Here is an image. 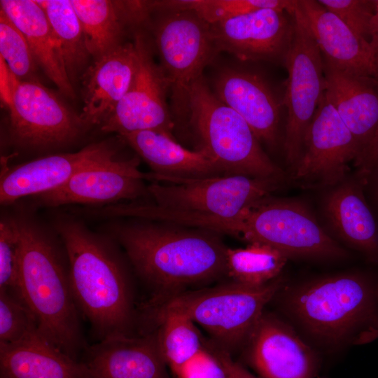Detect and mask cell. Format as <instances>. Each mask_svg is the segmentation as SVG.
Wrapping results in <instances>:
<instances>
[{
    "instance_id": "4316f807",
    "label": "cell",
    "mask_w": 378,
    "mask_h": 378,
    "mask_svg": "<svg viewBox=\"0 0 378 378\" xmlns=\"http://www.w3.org/2000/svg\"><path fill=\"white\" fill-rule=\"evenodd\" d=\"M82 25L93 61L123 43L125 27L131 24L128 1L71 0Z\"/></svg>"
},
{
    "instance_id": "30bf717a",
    "label": "cell",
    "mask_w": 378,
    "mask_h": 378,
    "mask_svg": "<svg viewBox=\"0 0 378 378\" xmlns=\"http://www.w3.org/2000/svg\"><path fill=\"white\" fill-rule=\"evenodd\" d=\"M5 95L10 138L18 146L45 149L64 146L87 127L80 115L38 80H19L10 71Z\"/></svg>"
},
{
    "instance_id": "44dd1931",
    "label": "cell",
    "mask_w": 378,
    "mask_h": 378,
    "mask_svg": "<svg viewBox=\"0 0 378 378\" xmlns=\"http://www.w3.org/2000/svg\"><path fill=\"white\" fill-rule=\"evenodd\" d=\"M138 66L134 41L123 43L93 61L83 74L80 118L87 127L101 125L128 91Z\"/></svg>"
},
{
    "instance_id": "7a4b0ae2",
    "label": "cell",
    "mask_w": 378,
    "mask_h": 378,
    "mask_svg": "<svg viewBox=\"0 0 378 378\" xmlns=\"http://www.w3.org/2000/svg\"><path fill=\"white\" fill-rule=\"evenodd\" d=\"M56 230L66 253L74 300L97 342L134 335L132 283L115 244L69 218H59Z\"/></svg>"
},
{
    "instance_id": "6da1fadb",
    "label": "cell",
    "mask_w": 378,
    "mask_h": 378,
    "mask_svg": "<svg viewBox=\"0 0 378 378\" xmlns=\"http://www.w3.org/2000/svg\"><path fill=\"white\" fill-rule=\"evenodd\" d=\"M115 225L113 234L137 275L153 293L146 307L190 285L226 274L227 247L220 234L141 219Z\"/></svg>"
},
{
    "instance_id": "f546056e",
    "label": "cell",
    "mask_w": 378,
    "mask_h": 378,
    "mask_svg": "<svg viewBox=\"0 0 378 378\" xmlns=\"http://www.w3.org/2000/svg\"><path fill=\"white\" fill-rule=\"evenodd\" d=\"M147 318L158 324L155 330L161 354L172 373L204 346L195 322L178 312H164Z\"/></svg>"
},
{
    "instance_id": "e0dca14e",
    "label": "cell",
    "mask_w": 378,
    "mask_h": 378,
    "mask_svg": "<svg viewBox=\"0 0 378 378\" xmlns=\"http://www.w3.org/2000/svg\"><path fill=\"white\" fill-rule=\"evenodd\" d=\"M115 148L102 141L76 153L48 155L8 168L1 175V204H10L23 197L53 190L79 172L115 159Z\"/></svg>"
},
{
    "instance_id": "52a82bcc",
    "label": "cell",
    "mask_w": 378,
    "mask_h": 378,
    "mask_svg": "<svg viewBox=\"0 0 378 378\" xmlns=\"http://www.w3.org/2000/svg\"><path fill=\"white\" fill-rule=\"evenodd\" d=\"M188 120L201 148L225 175L283 178V172L262 149L248 124L216 96L203 76L188 89Z\"/></svg>"
},
{
    "instance_id": "ffe728a7",
    "label": "cell",
    "mask_w": 378,
    "mask_h": 378,
    "mask_svg": "<svg viewBox=\"0 0 378 378\" xmlns=\"http://www.w3.org/2000/svg\"><path fill=\"white\" fill-rule=\"evenodd\" d=\"M363 184L356 176L328 188L322 210L337 239L378 265V225L365 198Z\"/></svg>"
},
{
    "instance_id": "8fae6325",
    "label": "cell",
    "mask_w": 378,
    "mask_h": 378,
    "mask_svg": "<svg viewBox=\"0 0 378 378\" xmlns=\"http://www.w3.org/2000/svg\"><path fill=\"white\" fill-rule=\"evenodd\" d=\"M281 180L232 174L179 180L148 186L155 204L195 214L223 218L237 216L254 202L270 196Z\"/></svg>"
},
{
    "instance_id": "5b68a950",
    "label": "cell",
    "mask_w": 378,
    "mask_h": 378,
    "mask_svg": "<svg viewBox=\"0 0 378 378\" xmlns=\"http://www.w3.org/2000/svg\"><path fill=\"white\" fill-rule=\"evenodd\" d=\"M219 232L267 244L288 258L335 261L349 257L307 206L295 200L262 198L237 216L223 218Z\"/></svg>"
},
{
    "instance_id": "484cf974",
    "label": "cell",
    "mask_w": 378,
    "mask_h": 378,
    "mask_svg": "<svg viewBox=\"0 0 378 378\" xmlns=\"http://www.w3.org/2000/svg\"><path fill=\"white\" fill-rule=\"evenodd\" d=\"M0 378H92L74 359L43 335L13 344H0Z\"/></svg>"
},
{
    "instance_id": "74e56055",
    "label": "cell",
    "mask_w": 378,
    "mask_h": 378,
    "mask_svg": "<svg viewBox=\"0 0 378 378\" xmlns=\"http://www.w3.org/2000/svg\"><path fill=\"white\" fill-rule=\"evenodd\" d=\"M208 347L216 356L222 365L225 378H258L249 372L242 365L234 361L230 353L221 347L211 345Z\"/></svg>"
},
{
    "instance_id": "4fadbf2b",
    "label": "cell",
    "mask_w": 378,
    "mask_h": 378,
    "mask_svg": "<svg viewBox=\"0 0 378 378\" xmlns=\"http://www.w3.org/2000/svg\"><path fill=\"white\" fill-rule=\"evenodd\" d=\"M360 148L324 94L307 130L292 178L307 188H328L346 178Z\"/></svg>"
},
{
    "instance_id": "d6986e66",
    "label": "cell",
    "mask_w": 378,
    "mask_h": 378,
    "mask_svg": "<svg viewBox=\"0 0 378 378\" xmlns=\"http://www.w3.org/2000/svg\"><path fill=\"white\" fill-rule=\"evenodd\" d=\"M83 354L92 378H172L155 331L107 338Z\"/></svg>"
},
{
    "instance_id": "4dcf8cb0",
    "label": "cell",
    "mask_w": 378,
    "mask_h": 378,
    "mask_svg": "<svg viewBox=\"0 0 378 378\" xmlns=\"http://www.w3.org/2000/svg\"><path fill=\"white\" fill-rule=\"evenodd\" d=\"M296 1L290 0H170L152 1L154 10H189L213 24L260 9H274L292 14Z\"/></svg>"
},
{
    "instance_id": "836d02e7",
    "label": "cell",
    "mask_w": 378,
    "mask_h": 378,
    "mask_svg": "<svg viewBox=\"0 0 378 378\" xmlns=\"http://www.w3.org/2000/svg\"><path fill=\"white\" fill-rule=\"evenodd\" d=\"M318 2L353 31L369 41L375 0H319Z\"/></svg>"
},
{
    "instance_id": "1f68e13d",
    "label": "cell",
    "mask_w": 378,
    "mask_h": 378,
    "mask_svg": "<svg viewBox=\"0 0 378 378\" xmlns=\"http://www.w3.org/2000/svg\"><path fill=\"white\" fill-rule=\"evenodd\" d=\"M40 334L37 318L18 289H0V344H17Z\"/></svg>"
},
{
    "instance_id": "8992f818",
    "label": "cell",
    "mask_w": 378,
    "mask_h": 378,
    "mask_svg": "<svg viewBox=\"0 0 378 378\" xmlns=\"http://www.w3.org/2000/svg\"><path fill=\"white\" fill-rule=\"evenodd\" d=\"M277 278L262 286L232 281L171 295L146 309V316L178 312L205 329L222 349L230 352L244 346L264 314L265 307L282 289Z\"/></svg>"
},
{
    "instance_id": "603a6c76",
    "label": "cell",
    "mask_w": 378,
    "mask_h": 378,
    "mask_svg": "<svg viewBox=\"0 0 378 378\" xmlns=\"http://www.w3.org/2000/svg\"><path fill=\"white\" fill-rule=\"evenodd\" d=\"M324 60L358 75L378 79V54L365 38L318 1L298 0Z\"/></svg>"
},
{
    "instance_id": "277c9868",
    "label": "cell",
    "mask_w": 378,
    "mask_h": 378,
    "mask_svg": "<svg viewBox=\"0 0 378 378\" xmlns=\"http://www.w3.org/2000/svg\"><path fill=\"white\" fill-rule=\"evenodd\" d=\"M282 290L286 315L324 348L335 350L374 340L378 328V279L362 272H345Z\"/></svg>"
},
{
    "instance_id": "ac0fdd59",
    "label": "cell",
    "mask_w": 378,
    "mask_h": 378,
    "mask_svg": "<svg viewBox=\"0 0 378 378\" xmlns=\"http://www.w3.org/2000/svg\"><path fill=\"white\" fill-rule=\"evenodd\" d=\"M213 92L244 119L260 142L276 146L281 104L260 75L246 69H224L215 78Z\"/></svg>"
},
{
    "instance_id": "d4e9b609",
    "label": "cell",
    "mask_w": 378,
    "mask_h": 378,
    "mask_svg": "<svg viewBox=\"0 0 378 378\" xmlns=\"http://www.w3.org/2000/svg\"><path fill=\"white\" fill-rule=\"evenodd\" d=\"M0 7L25 36L38 66L62 94L73 98L74 86L59 43L39 4L36 0H1Z\"/></svg>"
},
{
    "instance_id": "cb8c5ba5",
    "label": "cell",
    "mask_w": 378,
    "mask_h": 378,
    "mask_svg": "<svg viewBox=\"0 0 378 378\" xmlns=\"http://www.w3.org/2000/svg\"><path fill=\"white\" fill-rule=\"evenodd\" d=\"M323 63L324 95L354 135L360 153L378 130V79L324 59Z\"/></svg>"
},
{
    "instance_id": "2e32d148",
    "label": "cell",
    "mask_w": 378,
    "mask_h": 378,
    "mask_svg": "<svg viewBox=\"0 0 378 378\" xmlns=\"http://www.w3.org/2000/svg\"><path fill=\"white\" fill-rule=\"evenodd\" d=\"M138 166L136 158H115L86 168L62 186L34 197L38 204L46 206L136 200L149 195L144 180H150V173L141 172Z\"/></svg>"
},
{
    "instance_id": "7c38bea8",
    "label": "cell",
    "mask_w": 378,
    "mask_h": 378,
    "mask_svg": "<svg viewBox=\"0 0 378 378\" xmlns=\"http://www.w3.org/2000/svg\"><path fill=\"white\" fill-rule=\"evenodd\" d=\"M134 43L138 53L134 80L127 93L100 125L101 130L120 135L155 130L174 138V121L167 102L169 80L160 64L155 62L152 44L144 31L135 30Z\"/></svg>"
},
{
    "instance_id": "ba28073f",
    "label": "cell",
    "mask_w": 378,
    "mask_h": 378,
    "mask_svg": "<svg viewBox=\"0 0 378 378\" xmlns=\"http://www.w3.org/2000/svg\"><path fill=\"white\" fill-rule=\"evenodd\" d=\"M148 10L153 43L169 83L173 118L188 120V89L218 53L210 24L189 10Z\"/></svg>"
},
{
    "instance_id": "d6a6232c",
    "label": "cell",
    "mask_w": 378,
    "mask_h": 378,
    "mask_svg": "<svg viewBox=\"0 0 378 378\" xmlns=\"http://www.w3.org/2000/svg\"><path fill=\"white\" fill-rule=\"evenodd\" d=\"M1 58L19 80H38V65L29 43L18 27L0 10Z\"/></svg>"
},
{
    "instance_id": "83f0119b",
    "label": "cell",
    "mask_w": 378,
    "mask_h": 378,
    "mask_svg": "<svg viewBox=\"0 0 378 378\" xmlns=\"http://www.w3.org/2000/svg\"><path fill=\"white\" fill-rule=\"evenodd\" d=\"M43 9L62 52L73 83L90 57L80 20L71 0L36 1Z\"/></svg>"
},
{
    "instance_id": "7402d4cb",
    "label": "cell",
    "mask_w": 378,
    "mask_h": 378,
    "mask_svg": "<svg viewBox=\"0 0 378 378\" xmlns=\"http://www.w3.org/2000/svg\"><path fill=\"white\" fill-rule=\"evenodd\" d=\"M149 165L150 180L170 183L225 175L203 149L190 150L175 138L155 130L119 135Z\"/></svg>"
},
{
    "instance_id": "ab89813d",
    "label": "cell",
    "mask_w": 378,
    "mask_h": 378,
    "mask_svg": "<svg viewBox=\"0 0 378 378\" xmlns=\"http://www.w3.org/2000/svg\"><path fill=\"white\" fill-rule=\"evenodd\" d=\"M370 177H374V193L377 197V200H378V167L375 169L367 178ZM365 180V181H366ZM365 183V182H364Z\"/></svg>"
},
{
    "instance_id": "9a60e30c",
    "label": "cell",
    "mask_w": 378,
    "mask_h": 378,
    "mask_svg": "<svg viewBox=\"0 0 378 378\" xmlns=\"http://www.w3.org/2000/svg\"><path fill=\"white\" fill-rule=\"evenodd\" d=\"M286 12L260 9L210 24L216 50L239 60L284 64L293 34Z\"/></svg>"
},
{
    "instance_id": "d590c367",
    "label": "cell",
    "mask_w": 378,
    "mask_h": 378,
    "mask_svg": "<svg viewBox=\"0 0 378 378\" xmlns=\"http://www.w3.org/2000/svg\"><path fill=\"white\" fill-rule=\"evenodd\" d=\"M173 374L174 378H225L220 361L206 346L181 364Z\"/></svg>"
},
{
    "instance_id": "e575fe53",
    "label": "cell",
    "mask_w": 378,
    "mask_h": 378,
    "mask_svg": "<svg viewBox=\"0 0 378 378\" xmlns=\"http://www.w3.org/2000/svg\"><path fill=\"white\" fill-rule=\"evenodd\" d=\"M19 254V234L14 217L0 223V289L15 288Z\"/></svg>"
},
{
    "instance_id": "f35d334b",
    "label": "cell",
    "mask_w": 378,
    "mask_h": 378,
    "mask_svg": "<svg viewBox=\"0 0 378 378\" xmlns=\"http://www.w3.org/2000/svg\"><path fill=\"white\" fill-rule=\"evenodd\" d=\"M369 43L372 49L378 54V0H375V11L370 22Z\"/></svg>"
},
{
    "instance_id": "9c48e42d",
    "label": "cell",
    "mask_w": 378,
    "mask_h": 378,
    "mask_svg": "<svg viewBox=\"0 0 378 378\" xmlns=\"http://www.w3.org/2000/svg\"><path fill=\"white\" fill-rule=\"evenodd\" d=\"M293 34L284 65L288 71L282 104L287 109L286 161L291 169L302 153L307 130L325 90L323 58L297 0L290 15Z\"/></svg>"
},
{
    "instance_id": "5bb4252c",
    "label": "cell",
    "mask_w": 378,
    "mask_h": 378,
    "mask_svg": "<svg viewBox=\"0 0 378 378\" xmlns=\"http://www.w3.org/2000/svg\"><path fill=\"white\" fill-rule=\"evenodd\" d=\"M245 359L262 378H315L317 353L287 323L264 313L246 345Z\"/></svg>"
},
{
    "instance_id": "8d00e7d4",
    "label": "cell",
    "mask_w": 378,
    "mask_h": 378,
    "mask_svg": "<svg viewBox=\"0 0 378 378\" xmlns=\"http://www.w3.org/2000/svg\"><path fill=\"white\" fill-rule=\"evenodd\" d=\"M354 164L357 168L356 176L363 183L366 178L378 167V130L360 151Z\"/></svg>"
},
{
    "instance_id": "f1b7e54d",
    "label": "cell",
    "mask_w": 378,
    "mask_h": 378,
    "mask_svg": "<svg viewBox=\"0 0 378 378\" xmlns=\"http://www.w3.org/2000/svg\"><path fill=\"white\" fill-rule=\"evenodd\" d=\"M288 258L276 248L259 242L244 248H227L226 274L234 281L262 286L278 278Z\"/></svg>"
},
{
    "instance_id": "3957f363",
    "label": "cell",
    "mask_w": 378,
    "mask_h": 378,
    "mask_svg": "<svg viewBox=\"0 0 378 378\" xmlns=\"http://www.w3.org/2000/svg\"><path fill=\"white\" fill-rule=\"evenodd\" d=\"M14 219L19 234L15 288L36 315L42 335L78 360L88 345L71 291L64 245L30 218Z\"/></svg>"
}]
</instances>
